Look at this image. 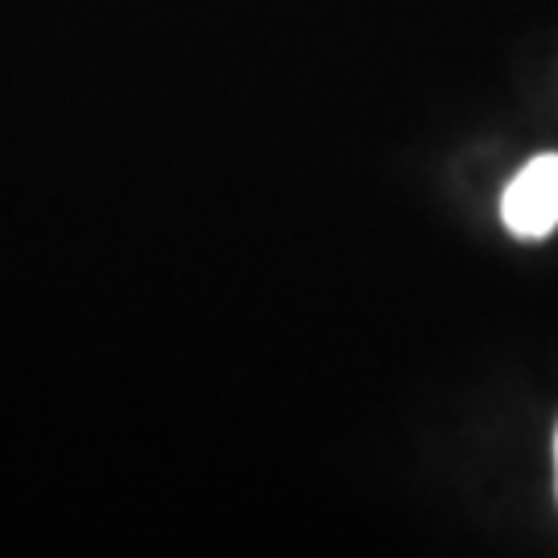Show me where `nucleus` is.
Instances as JSON below:
<instances>
[{"instance_id": "1", "label": "nucleus", "mask_w": 558, "mask_h": 558, "mask_svg": "<svg viewBox=\"0 0 558 558\" xmlns=\"http://www.w3.org/2000/svg\"><path fill=\"white\" fill-rule=\"evenodd\" d=\"M500 220L518 240H546L558 228V154L525 161L500 195Z\"/></svg>"}, {"instance_id": "2", "label": "nucleus", "mask_w": 558, "mask_h": 558, "mask_svg": "<svg viewBox=\"0 0 558 558\" xmlns=\"http://www.w3.org/2000/svg\"><path fill=\"white\" fill-rule=\"evenodd\" d=\"M555 488H558V430H555Z\"/></svg>"}]
</instances>
